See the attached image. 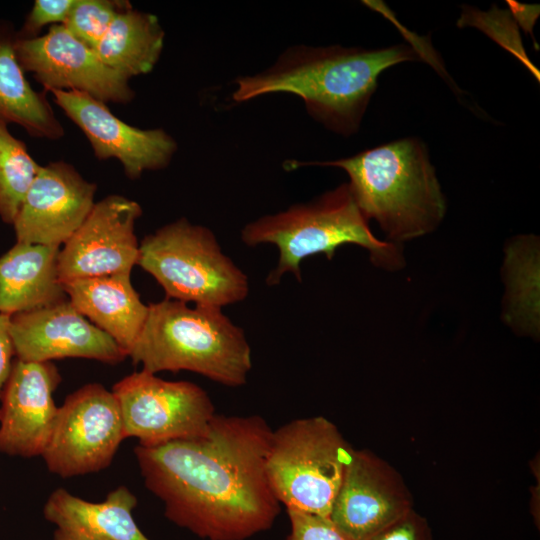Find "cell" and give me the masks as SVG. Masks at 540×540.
<instances>
[{
  "mask_svg": "<svg viewBox=\"0 0 540 540\" xmlns=\"http://www.w3.org/2000/svg\"><path fill=\"white\" fill-rule=\"evenodd\" d=\"M412 509L401 474L373 452L355 449L328 517L351 540H370Z\"/></svg>",
  "mask_w": 540,
  "mask_h": 540,
  "instance_id": "7c38bea8",
  "label": "cell"
},
{
  "mask_svg": "<svg viewBox=\"0 0 540 540\" xmlns=\"http://www.w3.org/2000/svg\"><path fill=\"white\" fill-rule=\"evenodd\" d=\"M137 265L166 298L223 308L249 294L248 276L227 256L207 227L180 218L145 236Z\"/></svg>",
  "mask_w": 540,
  "mask_h": 540,
  "instance_id": "8992f818",
  "label": "cell"
},
{
  "mask_svg": "<svg viewBox=\"0 0 540 540\" xmlns=\"http://www.w3.org/2000/svg\"><path fill=\"white\" fill-rule=\"evenodd\" d=\"M136 505L126 486L115 488L102 502L57 488L46 500L43 516L55 526L53 540H151L135 522Z\"/></svg>",
  "mask_w": 540,
  "mask_h": 540,
  "instance_id": "e0dca14e",
  "label": "cell"
},
{
  "mask_svg": "<svg viewBox=\"0 0 540 540\" xmlns=\"http://www.w3.org/2000/svg\"><path fill=\"white\" fill-rule=\"evenodd\" d=\"M17 33L0 22V120L23 127L34 137L58 140L64 129L43 93L24 75L15 50Z\"/></svg>",
  "mask_w": 540,
  "mask_h": 540,
  "instance_id": "ffe728a7",
  "label": "cell"
},
{
  "mask_svg": "<svg viewBox=\"0 0 540 540\" xmlns=\"http://www.w3.org/2000/svg\"><path fill=\"white\" fill-rule=\"evenodd\" d=\"M54 102L84 133L99 160L117 159L132 180L169 165L177 142L165 130L140 129L115 116L106 103L82 92L52 90Z\"/></svg>",
  "mask_w": 540,
  "mask_h": 540,
  "instance_id": "4fadbf2b",
  "label": "cell"
},
{
  "mask_svg": "<svg viewBox=\"0 0 540 540\" xmlns=\"http://www.w3.org/2000/svg\"><path fill=\"white\" fill-rule=\"evenodd\" d=\"M140 204L122 195L96 202L82 225L60 248L62 283L117 273H131L139 259L135 224Z\"/></svg>",
  "mask_w": 540,
  "mask_h": 540,
  "instance_id": "8fae6325",
  "label": "cell"
},
{
  "mask_svg": "<svg viewBox=\"0 0 540 540\" xmlns=\"http://www.w3.org/2000/svg\"><path fill=\"white\" fill-rule=\"evenodd\" d=\"M95 192L71 164L41 165L12 224L16 242L61 247L91 212Z\"/></svg>",
  "mask_w": 540,
  "mask_h": 540,
  "instance_id": "9a60e30c",
  "label": "cell"
},
{
  "mask_svg": "<svg viewBox=\"0 0 540 540\" xmlns=\"http://www.w3.org/2000/svg\"><path fill=\"white\" fill-rule=\"evenodd\" d=\"M241 240L250 247H277L278 262L266 278L268 286L279 284L286 273L301 282L304 259L323 254L331 260L336 250L347 244L366 249L371 262L379 268L394 271L405 264L399 245L380 240L372 233L347 182L309 202L296 203L249 222L241 230Z\"/></svg>",
  "mask_w": 540,
  "mask_h": 540,
  "instance_id": "5b68a950",
  "label": "cell"
},
{
  "mask_svg": "<svg viewBox=\"0 0 540 540\" xmlns=\"http://www.w3.org/2000/svg\"><path fill=\"white\" fill-rule=\"evenodd\" d=\"M132 7L128 1L76 0L64 25L85 45L94 49L116 15Z\"/></svg>",
  "mask_w": 540,
  "mask_h": 540,
  "instance_id": "603a6c76",
  "label": "cell"
},
{
  "mask_svg": "<svg viewBox=\"0 0 540 540\" xmlns=\"http://www.w3.org/2000/svg\"><path fill=\"white\" fill-rule=\"evenodd\" d=\"M126 439L157 445L204 435L216 415L208 393L189 381H168L145 370L115 383Z\"/></svg>",
  "mask_w": 540,
  "mask_h": 540,
  "instance_id": "ba28073f",
  "label": "cell"
},
{
  "mask_svg": "<svg viewBox=\"0 0 540 540\" xmlns=\"http://www.w3.org/2000/svg\"><path fill=\"white\" fill-rule=\"evenodd\" d=\"M164 38L157 16L130 7L116 15L94 51L106 66L129 80L153 70Z\"/></svg>",
  "mask_w": 540,
  "mask_h": 540,
  "instance_id": "44dd1931",
  "label": "cell"
},
{
  "mask_svg": "<svg viewBox=\"0 0 540 540\" xmlns=\"http://www.w3.org/2000/svg\"><path fill=\"white\" fill-rule=\"evenodd\" d=\"M58 246L16 242L0 256V314H15L66 300Z\"/></svg>",
  "mask_w": 540,
  "mask_h": 540,
  "instance_id": "d6986e66",
  "label": "cell"
},
{
  "mask_svg": "<svg viewBox=\"0 0 540 540\" xmlns=\"http://www.w3.org/2000/svg\"><path fill=\"white\" fill-rule=\"evenodd\" d=\"M40 168L25 144L0 120V218L4 223L13 224Z\"/></svg>",
  "mask_w": 540,
  "mask_h": 540,
  "instance_id": "7402d4cb",
  "label": "cell"
},
{
  "mask_svg": "<svg viewBox=\"0 0 540 540\" xmlns=\"http://www.w3.org/2000/svg\"><path fill=\"white\" fill-rule=\"evenodd\" d=\"M128 357L150 373L185 370L227 387L245 385L252 369L245 332L222 308L169 298L148 305Z\"/></svg>",
  "mask_w": 540,
  "mask_h": 540,
  "instance_id": "277c9868",
  "label": "cell"
},
{
  "mask_svg": "<svg viewBox=\"0 0 540 540\" xmlns=\"http://www.w3.org/2000/svg\"><path fill=\"white\" fill-rule=\"evenodd\" d=\"M18 61L47 91L86 93L104 103H128L134 98L129 80L106 66L94 49L64 25H52L35 38L15 42Z\"/></svg>",
  "mask_w": 540,
  "mask_h": 540,
  "instance_id": "30bf717a",
  "label": "cell"
},
{
  "mask_svg": "<svg viewBox=\"0 0 540 540\" xmlns=\"http://www.w3.org/2000/svg\"><path fill=\"white\" fill-rule=\"evenodd\" d=\"M354 451L321 415L273 430L266 472L276 498L286 509L328 517Z\"/></svg>",
  "mask_w": 540,
  "mask_h": 540,
  "instance_id": "52a82bcc",
  "label": "cell"
},
{
  "mask_svg": "<svg viewBox=\"0 0 540 540\" xmlns=\"http://www.w3.org/2000/svg\"><path fill=\"white\" fill-rule=\"evenodd\" d=\"M343 169L353 197L386 241L400 245L433 232L446 214V201L424 143L398 139L354 156L332 160L287 161L285 169L302 166Z\"/></svg>",
  "mask_w": 540,
  "mask_h": 540,
  "instance_id": "3957f363",
  "label": "cell"
},
{
  "mask_svg": "<svg viewBox=\"0 0 540 540\" xmlns=\"http://www.w3.org/2000/svg\"><path fill=\"white\" fill-rule=\"evenodd\" d=\"M272 433L259 415L216 413L204 435L138 444L134 454L169 521L205 540H246L281 509L266 472Z\"/></svg>",
  "mask_w": 540,
  "mask_h": 540,
  "instance_id": "6da1fadb",
  "label": "cell"
},
{
  "mask_svg": "<svg viewBox=\"0 0 540 540\" xmlns=\"http://www.w3.org/2000/svg\"><path fill=\"white\" fill-rule=\"evenodd\" d=\"M290 532L286 540H351L326 516L286 509Z\"/></svg>",
  "mask_w": 540,
  "mask_h": 540,
  "instance_id": "cb8c5ba5",
  "label": "cell"
},
{
  "mask_svg": "<svg viewBox=\"0 0 540 540\" xmlns=\"http://www.w3.org/2000/svg\"><path fill=\"white\" fill-rule=\"evenodd\" d=\"M130 276L117 273L63 283L75 309L108 334L127 356L148 315V305L142 302Z\"/></svg>",
  "mask_w": 540,
  "mask_h": 540,
  "instance_id": "ac0fdd59",
  "label": "cell"
},
{
  "mask_svg": "<svg viewBox=\"0 0 540 540\" xmlns=\"http://www.w3.org/2000/svg\"><path fill=\"white\" fill-rule=\"evenodd\" d=\"M370 540H434L427 519L414 509Z\"/></svg>",
  "mask_w": 540,
  "mask_h": 540,
  "instance_id": "484cf974",
  "label": "cell"
},
{
  "mask_svg": "<svg viewBox=\"0 0 540 540\" xmlns=\"http://www.w3.org/2000/svg\"><path fill=\"white\" fill-rule=\"evenodd\" d=\"M76 0H36L28 13L18 38L29 39L38 36L48 25L64 24Z\"/></svg>",
  "mask_w": 540,
  "mask_h": 540,
  "instance_id": "d4e9b609",
  "label": "cell"
},
{
  "mask_svg": "<svg viewBox=\"0 0 540 540\" xmlns=\"http://www.w3.org/2000/svg\"><path fill=\"white\" fill-rule=\"evenodd\" d=\"M10 334L16 359L27 362L85 358L114 365L128 357L108 334L78 312L68 298L11 316Z\"/></svg>",
  "mask_w": 540,
  "mask_h": 540,
  "instance_id": "5bb4252c",
  "label": "cell"
},
{
  "mask_svg": "<svg viewBox=\"0 0 540 540\" xmlns=\"http://www.w3.org/2000/svg\"><path fill=\"white\" fill-rule=\"evenodd\" d=\"M125 439L113 392L89 383L68 395L59 407L41 457L51 473L71 478L107 468Z\"/></svg>",
  "mask_w": 540,
  "mask_h": 540,
  "instance_id": "9c48e42d",
  "label": "cell"
},
{
  "mask_svg": "<svg viewBox=\"0 0 540 540\" xmlns=\"http://www.w3.org/2000/svg\"><path fill=\"white\" fill-rule=\"evenodd\" d=\"M11 316L0 314V397L3 387L10 375L15 350L10 334Z\"/></svg>",
  "mask_w": 540,
  "mask_h": 540,
  "instance_id": "4316f807",
  "label": "cell"
},
{
  "mask_svg": "<svg viewBox=\"0 0 540 540\" xmlns=\"http://www.w3.org/2000/svg\"><path fill=\"white\" fill-rule=\"evenodd\" d=\"M60 383L52 362L14 360L0 397L1 453L42 456L59 410L53 394Z\"/></svg>",
  "mask_w": 540,
  "mask_h": 540,
  "instance_id": "2e32d148",
  "label": "cell"
},
{
  "mask_svg": "<svg viewBox=\"0 0 540 540\" xmlns=\"http://www.w3.org/2000/svg\"><path fill=\"white\" fill-rule=\"evenodd\" d=\"M418 58L417 51L404 44L380 49L293 45L270 67L237 77L232 98L242 103L267 94L297 95L313 119L348 137L359 130L379 75Z\"/></svg>",
  "mask_w": 540,
  "mask_h": 540,
  "instance_id": "7a4b0ae2",
  "label": "cell"
}]
</instances>
